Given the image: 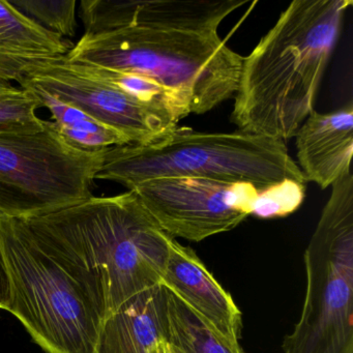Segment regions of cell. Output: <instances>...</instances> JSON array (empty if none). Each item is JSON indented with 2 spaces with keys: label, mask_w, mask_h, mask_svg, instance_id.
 I'll return each instance as SVG.
<instances>
[{
  "label": "cell",
  "mask_w": 353,
  "mask_h": 353,
  "mask_svg": "<svg viewBox=\"0 0 353 353\" xmlns=\"http://www.w3.org/2000/svg\"><path fill=\"white\" fill-rule=\"evenodd\" d=\"M245 0H82L85 34L70 63L129 72L174 92L204 114L233 98L243 57L219 28Z\"/></svg>",
  "instance_id": "6da1fadb"
},
{
  "label": "cell",
  "mask_w": 353,
  "mask_h": 353,
  "mask_svg": "<svg viewBox=\"0 0 353 353\" xmlns=\"http://www.w3.org/2000/svg\"><path fill=\"white\" fill-rule=\"evenodd\" d=\"M351 0H295L243 57L231 121L239 131L294 137L316 94Z\"/></svg>",
  "instance_id": "7a4b0ae2"
},
{
  "label": "cell",
  "mask_w": 353,
  "mask_h": 353,
  "mask_svg": "<svg viewBox=\"0 0 353 353\" xmlns=\"http://www.w3.org/2000/svg\"><path fill=\"white\" fill-rule=\"evenodd\" d=\"M21 221L82 274L104 305L106 319L140 293L161 284L173 237L132 191L92 197Z\"/></svg>",
  "instance_id": "3957f363"
},
{
  "label": "cell",
  "mask_w": 353,
  "mask_h": 353,
  "mask_svg": "<svg viewBox=\"0 0 353 353\" xmlns=\"http://www.w3.org/2000/svg\"><path fill=\"white\" fill-rule=\"evenodd\" d=\"M0 239L12 281L7 311L47 353H97L106 311L82 274L23 221L0 219Z\"/></svg>",
  "instance_id": "277c9868"
},
{
  "label": "cell",
  "mask_w": 353,
  "mask_h": 353,
  "mask_svg": "<svg viewBox=\"0 0 353 353\" xmlns=\"http://www.w3.org/2000/svg\"><path fill=\"white\" fill-rule=\"evenodd\" d=\"M171 176L249 183L259 193L289 179L307 183L284 141L239 130L203 133L179 125L150 143L109 148L96 179L130 190Z\"/></svg>",
  "instance_id": "5b68a950"
},
{
  "label": "cell",
  "mask_w": 353,
  "mask_h": 353,
  "mask_svg": "<svg viewBox=\"0 0 353 353\" xmlns=\"http://www.w3.org/2000/svg\"><path fill=\"white\" fill-rule=\"evenodd\" d=\"M307 288L284 353H353V175L332 185L303 255Z\"/></svg>",
  "instance_id": "8992f818"
},
{
  "label": "cell",
  "mask_w": 353,
  "mask_h": 353,
  "mask_svg": "<svg viewBox=\"0 0 353 353\" xmlns=\"http://www.w3.org/2000/svg\"><path fill=\"white\" fill-rule=\"evenodd\" d=\"M108 150L74 148L51 121L0 132V219L28 220L88 201Z\"/></svg>",
  "instance_id": "52a82bcc"
},
{
  "label": "cell",
  "mask_w": 353,
  "mask_h": 353,
  "mask_svg": "<svg viewBox=\"0 0 353 353\" xmlns=\"http://www.w3.org/2000/svg\"><path fill=\"white\" fill-rule=\"evenodd\" d=\"M128 191L167 234L196 243L232 230L253 216L259 196L249 183L190 176L150 179Z\"/></svg>",
  "instance_id": "ba28073f"
},
{
  "label": "cell",
  "mask_w": 353,
  "mask_h": 353,
  "mask_svg": "<svg viewBox=\"0 0 353 353\" xmlns=\"http://www.w3.org/2000/svg\"><path fill=\"white\" fill-rule=\"evenodd\" d=\"M36 88L121 132L131 144H145L166 135L179 121L164 109L146 104L84 71L65 57L39 63L19 82Z\"/></svg>",
  "instance_id": "9c48e42d"
},
{
  "label": "cell",
  "mask_w": 353,
  "mask_h": 353,
  "mask_svg": "<svg viewBox=\"0 0 353 353\" xmlns=\"http://www.w3.org/2000/svg\"><path fill=\"white\" fill-rule=\"evenodd\" d=\"M161 284L181 297L223 338L239 344L243 328L241 310L195 252L175 239L169 243Z\"/></svg>",
  "instance_id": "30bf717a"
},
{
  "label": "cell",
  "mask_w": 353,
  "mask_h": 353,
  "mask_svg": "<svg viewBox=\"0 0 353 353\" xmlns=\"http://www.w3.org/2000/svg\"><path fill=\"white\" fill-rule=\"evenodd\" d=\"M299 168L305 181L321 189L332 187L351 172L353 106L330 113L313 111L294 135Z\"/></svg>",
  "instance_id": "8fae6325"
},
{
  "label": "cell",
  "mask_w": 353,
  "mask_h": 353,
  "mask_svg": "<svg viewBox=\"0 0 353 353\" xmlns=\"http://www.w3.org/2000/svg\"><path fill=\"white\" fill-rule=\"evenodd\" d=\"M165 327L166 289L160 284L140 293L105 320L97 353H157Z\"/></svg>",
  "instance_id": "7c38bea8"
},
{
  "label": "cell",
  "mask_w": 353,
  "mask_h": 353,
  "mask_svg": "<svg viewBox=\"0 0 353 353\" xmlns=\"http://www.w3.org/2000/svg\"><path fill=\"white\" fill-rule=\"evenodd\" d=\"M32 94L41 108H46L59 135L74 148L88 152H99L115 146L131 144L123 134L80 110L63 102L52 94L36 88H21Z\"/></svg>",
  "instance_id": "4fadbf2b"
},
{
  "label": "cell",
  "mask_w": 353,
  "mask_h": 353,
  "mask_svg": "<svg viewBox=\"0 0 353 353\" xmlns=\"http://www.w3.org/2000/svg\"><path fill=\"white\" fill-rule=\"evenodd\" d=\"M74 45L0 0V52L40 59L65 57Z\"/></svg>",
  "instance_id": "5bb4252c"
},
{
  "label": "cell",
  "mask_w": 353,
  "mask_h": 353,
  "mask_svg": "<svg viewBox=\"0 0 353 353\" xmlns=\"http://www.w3.org/2000/svg\"><path fill=\"white\" fill-rule=\"evenodd\" d=\"M165 289V340L173 353H245L241 345L223 338L181 297Z\"/></svg>",
  "instance_id": "9a60e30c"
},
{
  "label": "cell",
  "mask_w": 353,
  "mask_h": 353,
  "mask_svg": "<svg viewBox=\"0 0 353 353\" xmlns=\"http://www.w3.org/2000/svg\"><path fill=\"white\" fill-rule=\"evenodd\" d=\"M18 11L61 38H73L77 30L75 0H9Z\"/></svg>",
  "instance_id": "2e32d148"
},
{
  "label": "cell",
  "mask_w": 353,
  "mask_h": 353,
  "mask_svg": "<svg viewBox=\"0 0 353 353\" xmlns=\"http://www.w3.org/2000/svg\"><path fill=\"white\" fill-rule=\"evenodd\" d=\"M305 183L285 181L260 192L253 216L261 219L282 218L294 212L303 203Z\"/></svg>",
  "instance_id": "e0dca14e"
},
{
  "label": "cell",
  "mask_w": 353,
  "mask_h": 353,
  "mask_svg": "<svg viewBox=\"0 0 353 353\" xmlns=\"http://www.w3.org/2000/svg\"><path fill=\"white\" fill-rule=\"evenodd\" d=\"M39 108L38 101L24 90L18 96L0 98V132L30 131L44 127V119L37 115Z\"/></svg>",
  "instance_id": "ac0fdd59"
},
{
  "label": "cell",
  "mask_w": 353,
  "mask_h": 353,
  "mask_svg": "<svg viewBox=\"0 0 353 353\" xmlns=\"http://www.w3.org/2000/svg\"><path fill=\"white\" fill-rule=\"evenodd\" d=\"M12 299V281L7 258L0 239V309L7 311Z\"/></svg>",
  "instance_id": "d6986e66"
},
{
  "label": "cell",
  "mask_w": 353,
  "mask_h": 353,
  "mask_svg": "<svg viewBox=\"0 0 353 353\" xmlns=\"http://www.w3.org/2000/svg\"><path fill=\"white\" fill-rule=\"evenodd\" d=\"M23 90L20 88H16L10 82L1 81L0 80V98H9L21 94Z\"/></svg>",
  "instance_id": "ffe728a7"
},
{
  "label": "cell",
  "mask_w": 353,
  "mask_h": 353,
  "mask_svg": "<svg viewBox=\"0 0 353 353\" xmlns=\"http://www.w3.org/2000/svg\"><path fill=\"white\" fill-rule=\"evenodd\" d=\"M156 352L157 353H173V351L171 350L170 346H169L168 343L166 342L165 338L161 339L158 343H157L156 346Z\"/></svg>",
  "instance_id": "44dd1931"
}]
</instances>
